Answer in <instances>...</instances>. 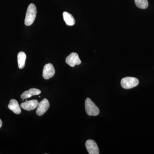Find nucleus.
Instances as JSON below:
<instances>
[{
    "mask_svg": "<svg viewBox=\"0 0 154 154\" xmlns=\"http://www.w3.org/2000/svg\"><path fill=\"white\" fill-rule=\"evenodd\" d=\"M37 10L36 6L33 4H30L28 7L26 12V17L25 20V25L30 26L34 22L36 18Z\"/></svg>",
    "mask_w": 154,
    "mask_h": 154,
    "instance_id": "nucleus-1",
    "label": "nucleus"
},
{
    "mask_svg": "<svg viewBox=\"0 0 154 154\" xmlns=\"http://www.w3.org/2000/svg\"><path fill=\"white\" fill-rule=\"evenodd\" d=\"M85 107L87 114L90 116H96L99 115L100 113L99 108L90 98H87L86 99Z\"/></svg>",
    "mask_w": 154,
    "mask_h": 154,
    "instance_id": "nucleus-2",
    "label": "nucleus"
},
{
    "mask_svg": "<svg viewBox=\"0 0 154 154\" xmlns=\"http://www.w3.org/2000/svg\"><path fill=\"white\" fill-rule=\"evenodd\" d=\"M138 84L139 80L134 77H125L121 81L122 87L125 89H131L137 86Z\"/></svg>",
    "mask_w": 154,
    "mask_h": 154,
    "instance_id": "nucleus-3",
    "label": "nucleus"
},
{
    "mask_svg": "<svg viewBox=\"0 0 154 154\" xmlns=\"http://www.w3.org/2000/svg\"><path fill=\"white\" fill-rule=\"evenodd\" d=\"M50 107L49 102L46 99H43L42 101L39 102L36 113L37 115L41 116L45 113Z\"/></svg>",
    "mask_w": 154,
    "mask_h": 154,
    "instance_id": "nucleus-4",
    "label": "nucleus"
},
{
    "mask_svg": "<svg viewBox=\"0 0 154 154\" xmlns=\"http://www.w3.org/2000/svg\"><path fill=\"white\" fill-rule=\"evenodd\" d=\"M55 72V69L52 64L48 63L45 65L42 75L45 79H49L54 75Z\"/></svg>",
    "mask_w": 154,
    "mask_h": 154,
    "instance_id": "nucleus-5",
    "label": "nucleus"
},
{
    "mask_svg": "<svg viewBox=\"0 0 154 154\" xmlns=\"http://www.w3.org/2000/svg\"><path fill=\"white\" fill-rule=\"evenodd\" d=\"M66 62L70 66L74 67L75 65H80L82 62L80 60L78 54L76 53H72L66 57Z\"/></svg>",
    "mask_w": 154,
    "mask_h": 154,
    "instance_id": "nucleus-6",
    "label": "nucleus"
},
{
    "mask_svg": "<svg viewBox=\"0 0 154 154\" xmlns=\"http://www.w3.org/2000/svg\"><path fill=\"white\" fill-rule=\"evenodd\" d=\"M86 148L90 154H99V149L95 141L88 140L85 143Z\"/></svg>",
    "mask_w": 154,
    "mask_h": 154,
    "instance_id": "nucleus-7",
    "label": "nucleus"
},
{
    "mask_svg": "<svg viewBox=\"0 0 154 154\" xmlns=\"http://www.w3.org/2000/svg\"><path fill=\"white\" fill-rule=\"evenodd\" d=\"M38 103L39 102L36 99H33L30 101L26 100V102L22 103L20 105V106L24 110L30 111L37 108Z\"/></svg>",
    "mask_w": 154,
    "mask_h": 154,
    "instance_id": "nucleus-8",
    "label": "nucleus"
},
{
    "mask_svg": "<svg viewBox=\"0 0 154 154\" xmlns=\"http://www.w3.org/2000/svg\"><path fill=\"white\" fill-rule=\"evenodd\" d=\"M41 91L36 88H31L28 91H25L21 95L22 99H27L35 95H38L41 94Z\"/></svg>",
    "mask_w": 154,
    "mask_h": 154,
    "instance_id": "nucleus-9",
    "label": "nucleus"
},
{
    "mask_svg": "<svg viewBox=\"0 0 154 154\" xmlns=\"http://www.w3.org/2000/svg\"><path fill=\"white\" fill-rule=\"evenodd\" d=\"M9 109L17 114H20L21 113V109L19 103L17 100L12 99L10 101L8 105Z\"/></svg>",
    "mask_w": 154,
    "mask_h": 154,
    "instance_id": "nucleus-10",
    "label": "nucleus"
},
{
    "mask_svg": "<svg viewBox=\"0 0 154 154\" xmlns=\"http://www.w3.org/2000/svg\"><path fill=\"white\" fill-rule=\"evenodd\" d=\"M63 19L65 22L66 24L69 26H73L75 25V21L73 17L71 14L67 12H63Z\"/></svg>",
    "mask_w": 154,
    "mask_h": 154,
    "instance_id": "nucleus-11",
    "label": "nucleus"
},
{
    "mask_svg": "<svg viewBox=\"0 0 154 154\" xmlns=\"http://www.w3.org/2000/svg\"><path fill=\"white\" fill-rule=\"evenodd\" d=\"M26 55L25 52L20 51L18 54V66L20 69L24 68L25 66Z\"/></svg>",
    "mask_w": 154,
    "mask_h": 154,
    "instance_id": "nucleus-12",
    "label": "nucleus"
},
{
    "mask_svg": "<svg viewBox=\"0 0 154 154\" xmlns=\"http://www.w3.org/2000/svg\"><path fill=\"white\" fill-rule=\"evenodd\" d=\"M135 4L137 8L141 9H146L148 7L147 0H134Z\"/></svg>",
    "mask_w": 154,
    "mask_h": 154,
    "instance_id": "nucleus-13",
    "label": "nucleus"
},
{
    "mask_svg": "<svg viewBox=\"0 0 154 154\" xmlns=\"http://www.w3.org/2000/svg\"><path fill=\"white\" fill-rule=\"evenodd\" d=\"M2 120L0 119V128L2 127Z\"/></svg>",
    "mask_w": 154,
    "mask_h": 154,
    "instance_id": "nucleus-14",
    "label": "nucleus"
}]
</instances>
